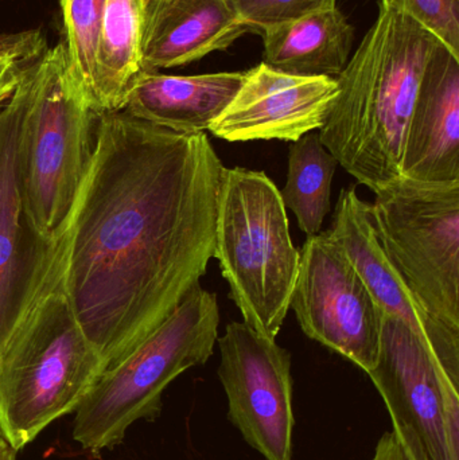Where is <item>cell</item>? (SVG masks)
Here are the masks:
<instances>
[{
	"mask_svg": "<svg viewBox=\"0 0 459 460\" xmlns=\"http://www.w3.org/2000/svg\"><path fill=\"white\" fill-rule=\"evenodd\" d=\"M224 164L205 132L100 113L66 230L61 287L105 367L199 284L215 256Z\"/></svg>",
	"mask_w": 459,
	"mask_h": 460,
	"instance_id": "obj_1",
	"label": "cell"
},
{
	"mask_svg": "<svg viewBox=\"0 0 459 460\" xmlns=\"http://www.w3.org/2000/svg\"><path fill=\"white\" fill-rule=\"evenodd\" d=\"M438 40L410 16L380 5L376 23L336 78V99L318 135L374 193L402 177L407 127Z\"/></svg>",
	"mask_w": 459,
	"mask_h": 460,
	"instance_id": "obj_2",
	"label": "cell"
},
{
	"mask_svg": "<svg viewBox=\"0 0 459 460\" xmlns=\"http://www.w3.org/2000/svg\"><path fill=\"white\" fill-rule=\"evenodd\" d=\"M102 370L59 280L0 353V437L18 453L53 421L75 412Z\"/></svg>",
	"mask_w": 459,
	"mask_h": 460,
	"instance_id": "obj_3",
	"label": "cell"
},
{
	"mask_svg": "<svg viewBox=\"0 0 459 460\" xmlns=\"http://www.w3.org/2000/svg\"><path fill=\"white\" fill-rule=\"evenodd\" d=\"M218 324L217 296L197 284L134 350L100 373L75 412L73 439L99 454L120 445L137 421L155 420L167 386L213 356Z\"/></svg>",
	"mask_w": 459,
	"mask_h": 460,
	"instance_id": "obj_4",
	"label": "cell"
},
{
	"mask_svg": "<svg viewBox=\"0 0 459 460\" xmlns=\"http://www.w3.org/2000/svg\"><path fill=\"white\" fill-rule=\"evenodd\" d=\"M213 257L244 323L277 340L290 310L301 251L291 240L280 190L266 172L224 166Z\"/></svg>",
	"mask_w": 459,
	"mask_h": 460,
	"instance_id": "obj_5",
	"label": "cell"
},
{
	"mask_svg": "<svg viewBox=\"0 0 459 460\" xmlns=\"http://www.w3.org/2000/svg\"><path fill=\"white\" fill-rule=\"evenodd\" d=\"M100 113L73 77L64 43L35 67L21 139L24 208L34 229L61 240L93 156Z\"/></svg>",
	"mask_w": 459,
	"mask_h": 460,
	"instance_id": "obj_6",
	"label": "cell"
},
{
	"mask_svg": "<svg viewBox=\"0 0 459 460\" xmlns=\"http://www.w3.org/2000/svg\"><path fill=\"white\" fill-rule=\"evenodd\" d=\"M377 240L423 310L459 332V182L401 177L375 193Z\"/></svg>",
	"mask_w": 459,
	"mask_h": 460,
	"instance_id": "obj_7",
	"label": "cell"
},
{
	"mask_svg": "<svg viewBox=\"0 0 459 460\" xmlns=\"http://www.w3.org/2000/svg\"><path fill=\"white\" fill-rule=\"evenodd\" d=\"M368 376L410 460H459V386L409 324L383 313L379 356Z\"/></svg>",
	"mask_w": 459,
	"mask_h": 460,
	"instance_id": "obj_8",
	"label": "cell"
},
{
	"mask_svg": "<svg viewBox=\"0 0 459 460\" xmlns=\"http://www.w3.org/2000/svg\"><path fill=\"white\" fill-rule=\"evenodd\" d=\"M37 65L0 108V353L30 308L61 280L66 243V233L48 240L34 229L22 193V129Z\"/></svg>",
	"mask_w": 459,
	"mask_h": 460,
	"instance_id": "obj_9",
	"label": "cell"
},
{
	"mask_svg": "<svg viewBox=\"0 0 459 460\" xmlns=\"http://www.w3.org/2000/svg\"><path fill=\"white\" fill-rule=\"evenodd\" d=\"M290 308L310 340L371 372L379 356L383 311L326 232L310 235L302 246Z\"/></svg>",
	"mask_w": 459,
	"mask_h": 460,
	"instance_id": "obj_10",
	"label": "cell"
},
{
	"mask_svg": "<svg viewBox=\"0 0 459 460\" xmlns=\"http://www.w3.org/2000/svg\"><path fill=\"white\" fill-rule=\"evenodd\" d=\"M217 343L229 421L264 459L293 460L290 353L244 322L228 323Z\"/></svg>",
	"mask_w": 459,
	"mask_h": 460,
	"instance_id": "obj_11",
	"label": "cell"
},
{
	"mask_svg": "<svg viewBox=\"0 0 459 460\" xmlns=\"http://www.w3.org/2000/svg\"><path fill=\"white\" fill-rule=\"evenodd\" d=\"M336 94V78L287 75L263 62L245 72L236 96L207 131L226 142H296L322 128Z\"/></svg>",
	"mask_w": 459,
	"mask_h": 460,
	"instance_id": "obj_12",
	"label": "cell"
},
{
	"mask_svg": "<svg viewBox=\"0 0 459 460\" xmlns=\"http://www.w3.org/2000/svg\"><path fill=\"white\" fill-rule=\"evenodd\" d=\"M326 234L347 254L380 310L409 324L459 386V332L428 315L415 299L377 240L371 204L353 186L340 193Z\"/></svg>",
	"mask_w": 459,
	"mask_h": 460,
	"instance_id": "obj_13",
	"label": "cell"
},
{
	"mask_svg": "<svg viewBox=\"0 0 459 460\" xmlns=\"http://www.w3.org/2000/svg\"><path fill=\"white\" fill-rule=\"evenodd\" d=\"M401 170L417 182H459V57L441 40L420 78Z\"/></svg>",
	"mask_w": 459,
	"mask_h": 460,
	"instance_id": "obj_14",
	"label": "cell"
},
{
	"mask_svg": "<svg viewBox=\"0 0 459 460\" xmlns=\"http://www.w3.org/2000/svg\"><path fill=\"white\" fill-rule=\"evenodd\" d=\"M250 30L228 0H150L143 75L183 66L213 51L226 50Z\"/></svg>",
	"mask_w": 459,
	"mask_h": 460,
	"instance_id": "obj_15",
	"label": "cell"
},
{
	"mask_svg": "<svg viewBox=\"0 0 459 460\" xmlns=\"http://www.w3.org/2000/svg\"><path fill=\"white\" fill-rule=\"evenodd\" d=\"M245 72L170 75L145 73L124 110L139 120L183 135L202 134L236 96Z\"/></svg>",
	"mask_w": 459,
	"mask_h": 460,
	"instance_id": "obj_16",
	"label": "cell"
},
{
	"mask_svg": "<svg viewBox=\"0 0 459 460\" xmlns=\"http://www.w3.org/2000/svg\"><path fill=\"white\" fill-rule=\"evenodd\" d=\"M260 32L264 64L305 77H339L349 62L355 42V29L337 7Z\"/></svg>",
	"mask_w": 459,
	"mask_h": 460,
	"instance_id": "obj_17",
	"label": "cell"
},
{
	"mask_svg": "<svg viewBox=\"0 0 459 460\" xmlns=\"http://www.w3.org/2000/svg\"><path fill=\"white\" fill-rule=\"evenodd\" d=\"M148 8L150 0H107L92 94L99 113L123 111L143 75Z\"/></svg>",
	"mask_w": 459,
	"mask_h": 460,
	"instance_id": "obj_18",
	"label": "cell"
},
{
	"mask_svg": "<svg viewBox=\"0 0 459 460\" xmlns=\"http://www.w3.org/2000/svg\"><path fill=\"white\" fill-rule=\"evenodd\" d=\"M337 166L339 161L322 145L318 132H309L288 147L287 182L280 196L307 237L320 234L323 220L331 213Z\"/></svg>",
	"mask_w": 459,
	"mask_h": 460,
	"instance_id": "obj_19",
	"label": "cell"
},
{
	"mask_svg": "<svg viewBox=\"0 0 459 460\" xmlns=\"http://www.w3.org/2000/svg\"><path fill=\"white\" fill-rule=\"evenodd\" d=\"M107 0H59L70 72L91 99ZM94 107V105H93ZM96 110V108H94Z\"/></svg>",
	"mask_w": 459,
	"mask_h": 460,
	"instance_id": "obj_20",
	"label": "cell"
},
{
	"mask_svg": "<svg viewBox=\"0 0 459 460\" xmlns=\"http://www.w3.org/2000/svg\"><path fill=\"white\" fill-rule=\"evenodd\" d=\"M46 51L45 37L38 30L0 35V108L15 93Z\"/></svg>",
	"mask_w": 459,
	"mask_h": 460,
	"instance_id": "obj_21",
	"label": "cell"
},
{
	"mask_svg": "<svg viewBox=\"0 0 459 460\" xmlns=\"http://www.w3.org/2000/svg\"><path fill=\"white\" fill-rule=\"evenodd\" d=\"M380 5L414 19L459 57V0H380Z\"/></svg>",
	"mask_w": 459,
	"mask_h": 460,
	"instance_id": "obj_22",
	"label": "cell"
},
{
	"mask_svg": "<svg viewBox=\"0 0 459 460\" xmlns=\"http://www.w3.org/2000/svg\"><path fill=\"white\" fill-rule=\"evenodd\" d=\"M240 22L261 30L336 7V0H228Z\"/></svg>",
	"mask_w": 459,
	"mask_h": 460,
	"instance_id": "obj_23",
	"label": "cell"
},
{
	"mask_svg": "<svg viewBox=\"0 0 459 460\" xmlns=\"http://www.w3.org/2000/svg\"><path fill=\"white\" fill-rule=\"evenodd\" d=\"M372 460H410V458L399 443L396 435L393 432H387L377 443Z\"/></svg>",
	"mask_w": 459,
	"mask_h": 460,
	"instance_id": "obj_24",
	"label": "cell"
},
{
	"mask_svg": "<svg viewBox=\"0 0 459 460\" xmlns=\"http://www.w3.org/2000/svg\"><path fill=\"white\" fill-rule=\"evenodd\" d=\"M0 460H16V451L0 437Z\"/></svg>",
	"mask_w": 459,
	"mask_h": 460,
	"instance_id": "obj_25",
	"label": "cell"
}]
</instances>
